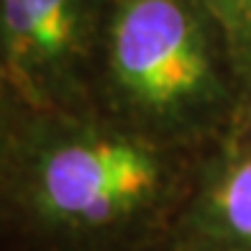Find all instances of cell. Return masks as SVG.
Returning <instances> with one entry per match:
<instances>
[{
	"mask_svg": "<svg viewBox=\"0 0 251 251\" xmlns=\"http://www.w3.org/2000/svg\"><path fill=\"white\" fill-rule=\"evenodd\" d=\"M208 218L223 238L251 251V156L226 167L208 195Z\"/></svg>",
	"mask_w": 251,
	"mask_h": 251,
	"instance_id": "cell-4",
	"label": "cell"
},
{
	"mask_svg": "<svg viewBox=\"0 0 251 251\" xmlns=\"http://www.w3.org/2000/svg\"><path fill=\"white\" fill-rule=\"evenodd\" d=\"M0 26L10 82L33 102L51 98L82 54V0H0Z\"/></svg>",
	"mask_w": 251,
	"mask_h": 251,
	"instance_id": "cell-3",
	"label": "cell"
},
{
	"mask_svg": "<svg viewBox=\"0 0 251 251\" xmlns=\"http://www.w3.org/2000/svg\"><path fill=\"white\" fill-rule=\"evenodd\" d=\"M108 56L116 85L154 116L192 110L215 87L205 39L182 0H121Z\"/></svg>",
	"mask_w": 251,
	"mask_h": 251,
	"instance_id": "cell-2",
	"label": "cell"
},
{
	"mask_svg": "<svg viewBox=\"0 0 251 251\" xmlns=\"http://www.w3.org/2000/svg\"><path fill=\"white\" fill-rule=\"evenodd\" d=\"M210 3L233 36L251 44V0H210Z\"/></svg>",
	"mask_w": 251,
	"mask_h": 251,
	"instance_id": "cell-5",
	"label": "cell"
},
{
	"mask_svg": "<svg viewBox=\"0 0 251 251\" xmlns=\"http://www.w3.org/2000/svg\"><path fill=\"white\" fill-rule=\"evenodd\" d=\"M162 187V164L146 144L118 133H70L39 151L31 200L44 218L77 231L116 226Z\"/></svg>",
	"mask_w": 251,
	"mask_h": 251,
	"instance_id": "cell-1",
	"label": "cell"
}]
</instances>
